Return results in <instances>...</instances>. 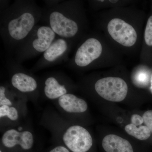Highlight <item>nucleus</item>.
Segmentation results:
<instances>
[{"label": "nucleus", "mask_w": 152, "mask_h": 152, "mask_svg": "<svg viewBox=\"0 0 152 152\" xmlns=\"http://www.w3.org/2000/svg\"><path fill=\"white\" fill-rule=\"evenodd\" d=\"M43 10L35 1L17 0L1 11L0 35L5 46L15 52L42 18Z\"/></svg>", "instance_id": "1"}, {"label": "nucleus", "mask_w": 152, "mask_h": 152, "mask_svg": "<svg viewBox=\"0 0 152 152\" xmlns=\"http://www.w3.org/2000/svg\"><path fill=\"white\" fill-rule=\"evenodd\" d=\"M78 12L75 2L61 1L43 11V21L59 37L71 40L80 30Z\"/></svg>", "instance_id": "2"}, {"label": "nucleus", "mask_w": 152, "mask_h": 152, "mask_svg": "<svg viewBox=\"0 0 152 152\" xmlns=\"http://www.w3.org/2000/svg\"><path fill=\"white\" fill-rule=\"evenodd\" d=\"M56 37V34L50 27L37 25L15 50L16 61L20 64L43 53Z\"/></svg>", "instance_id": "3"}, {"label": "nucleus", "mask_w": 152, "mask_h": 152, "mask_svg": "<svg viewBox=\"0 0 152 152\" xmlns=\"http://www.w3.org/2000/svg\"><path fill=\"white\" fill-rule=\"evenodd\" d=\"M94 88L101 97L112 102L124 100L128 91L126 82L118 77H106L99 79L95 84Z\"/></svg>", "instance_id": "4"}, {"label": "nucleus", "mask_w": 152, "mask_h": 152, "mask_svg": "<svg viewBox=\"0 0 152 152\" xmlns=\"http://www.w3.org/2000/svg\"><path fill=\"white\" fill-rule=\"evenodd\" d=\"M62 141L71 152H87L93 144L89 132L78 125H73L66 129L63 133Z\"/></svg>", "instance_id": "5"}, {"label": "nucleus", "mask_w": 152, "mask_h": 152, "mask_svg": "<svg viewBox=\"0 0 152 152\" xmlns=\"http://www.w3.org/2000/svg\"><path fill=\"white\" fill-rule=\"evenodd\" d=\"M70 41L63 38H56L34 66L33 70L53 66L66 60L69 51Z\"/></svg>", "instance_id": "6"}, {"label": "nucleus", "mask_w": 152, "mask_h": 152, "mask_svg": "<svg viewBox=\"0 0 152 152\" xmlns=\"http://www.w3.org/2000/svg\"><path fill=\"white\" fill-rule=\"evenodd\" d=\"M3 148L10 152H28L32 149L34 140L29 131L22 132L12 129L6 131L1 138Z\"/></svg>", "instance_id": "7"}, {"label": "nucleus", "mask_w": 152, "mask_h": 152, "mask_svg": "<svg viewBox=\"0 0 152 152\" xmlns=\"http://www.w3.org/2000/svg\"><path fill=\"white\" fill-rule=\"evenodd\" d=\"M102 50V46L98 39L88 38L78 48L72 64L80 68L89 66L100 57Z\"/></svg>", "instance_id": "8"}, {"label": "nucleus", "mask_w": 152, "mask_h": 152, "mask_svg": "<svg viewBox=\"0 0 152 152\" xmlns=\"http://www.w3.org/2000/svg\"><path fill=\"white\" fill-rule=\"evenodd\" d=\"M107 30L114 40L124 46H132L137 42V35L135 29L121 19L111 20L108 24Z\"/></svg>", "instance_id": "9"}, {"label": "nucleus", "mask_w": 152, "mask_h": 152, "mask_svg": "<svg viewBox=\"0 0 152 152\" xmlns=\"http://www.w3.org/2000/svg\"><path fill=\"white\" fill-rule=\"evenodd\" d=\"M20 64L16 61L9 63L8 66L13 71L11 76V84L20 92L24 94L34 92L38 88L37 80L32 76L20 70L19 67Z\"/></svg>", "instance_id": "10"}, {"label": "nucleus", "mask_w": 152, "mask_h": 152, "mask_svg": "<svg viewBox=\"0 0 152 152\" xmlns=\"http://www.w3.org/2000/svg\"><path fill=\"white\" fill-rule=\"evenodd\" d=\"M58 75L47 77L44 82L43 91L45 96L51 100H55L68 94L66 84Z\"/></svg>", "instance_id": "11"}, {"label": "nucleus", "mask_w": 152, "mask_h": 152, "mask_svg": "<svg viewBox=\"0 0 152 152\" xmlns=\"http://www.w3.org/2000/svg\"><path fill=\"white\" fill-rule=\"evenodd\" d=\"M59 105L65 111L70 113H81L86 111V102L73 94L68 93L58 99Z\"/></svg>", "instance_id": "12"}, {"label": "nucleus", "mask_w": 152, "mask_h": 152, "mask_svg": "<svg viewBox=\"0 0 152 152\" xmlns=\"http://www.w3.org/2000/svg\"><path fill=\"white\" fill-rule=\"evenodd\" d=\"M102 145L107 152H134L128 140L115 134H109L103 139Z\"/></svg>", "instance_id": "13"}, {"label": "nucleus", "mask_w": 152, "mask_h": 152, "mask_svg": "<svg viewBox=\"0 0 152 152\" xmlns=\"http://www.w3.org/2000/svg\"><path fill=\"white\" fill-rule=\"evenodd\" d=\"M125 130L129 135L140 140H145L148 139L151 134L146 126H137L132 124L126 125Z\"/></svg>", "instance_id": "14"}, {"label": "nucleus", "mask_w": 152, "mask_h": 152, "mask_svg": "<svg viewBox=\"0 0 152 152\" xmlns=\"http://www.w3.org/2000/svg\"><path fill=\"white\" fill-rule=\"evenodd\" d=\"M7 117L12 121H16L19 118L18 109L14 106L3 105L0 106V118Z\"/></svg>", "instance_id": "15"}, {"label": "nucleus", "mask_w": 152, "mask_h": 152, "mask_svg": "<svg viewBox=\"0 0 152 152\" xmlns=\"http://www.w3.org/2000/svg\"><path fill=\"white\" fill-rule=\"evenodd\" d=\"M144 38L147 45L152 46V15L149 18L147 21Z\"/></svg>", "instance_id": "16"}, {"label": "nucleus", "mask_w": 152, "mask_h": 152, "mask_svg": "<svg viewBox=\"0 0 152 152\" xmlns=\"http://www.w3.org/2000/svg\"><path fill=\"white\" fill-rule=\"evenodd\" d=\"M7 105L13 106V102L6 94V88L3 86L0 87V106Z\"/></svg>", "instance_id": "17"}, {"label": "nucleus", "mask_w": 152, "mask_h": 152, "mask_svg": "<svg viewBox=\"0 0 152 152\" xmlns=\"http://www.w3.org/2000/svg\"><path fill=\"white\" fill-rule=\"evenodd\" d=\"M144 123L145 126L148 128L152 133V110H148L145 112L142 116Z\"/></svg>", "instance_id": "18"}, {"label": "nucleus", "mask_w": 152, "mask_h": 152, "mask_svg": "<svg viewBox=\"0 0 152 152\" xmlns=\"http://www.w3.org/2000/svg\"><path fill=\"white\" fill-rule=\"evenodd\" d=\"M131 124H132L139 126H141L144 123V120L142 117L141 116L137 114H134L131 117Z\"/></svg>", "instance_id": "19"}, {"label": "nucleus", "mask_w": 152, "mask_h": 152, "mask_svg": "<svg viewBox=\"0 0 152 152\" xmlns=\"http://www.w3.org/2000/svg\"><path fill=\"white\" fill-rule=\"evenodd\" d=\"M49 152H71L64 145L56 146L50 150Z\"/></svg>", "instance_id": "20"}, {"label": "nucleus", "mask_w": 152, "mask_h": 152, "mask_svg": "<svg viewBox=\"0 0 152 152\" xmlns=\"http://www.w3.org/2000/svg\"><path fill=\"white\" fill-rule=\"evenodd\" d=\"M0 152H3V151L1 149V151H0Z\"/></svg>", "instance_id": "21"}]
</instances>
